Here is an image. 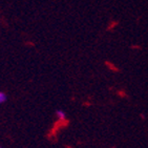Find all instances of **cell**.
<instances>
[{
	"mask_svg": "<svg viewBox=\"0 0 148 148\" xmlns=\"http://www.w3.org/2000/svg\"><path fill=\"white\" fill-rule=\"evenodd\" d=\"M6 100H8V96H6L5 92L0 91V104H2V103L6 102Z\"/></svg>",
	"mask_w": 148,
	"mask_h": 148,
	"instance_id": "obj_2",
	"label": "cell"
},
{
	"mask_svg": "<svg viewBox=\"0 0 148 148\" xmlns=\"http://www.w3.org/2000/svg\"><path fill=\"white\" fill-rule=\"evenodd\" d=\"M0 148H2V147H0Z\"/></svg>",
	"mask_w": 148,
	"mask_h": 148,
	"instance_id": "obj_3",
	"label": "cell"
},
{
	"mask_svg": "<svg viewBox=\"0 0 148 148\" xmlns=\"http://www.w3.org/2000/svg\"><path fill=\"white\" fill-rule=\"evenodd\" d=\"M55 114H56V117H57L58 120H65L66 119V112L63 110V109H57L56 112H55Z\"/></svg>",
	"mask_w": 148,
	"mask_h": 148,
	"instance_id": "obj_1",
	"label": "cell"
}]
</instances>
